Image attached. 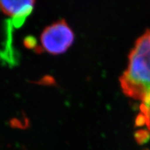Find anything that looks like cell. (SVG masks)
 <instances>
[{
    "mask_svg": "<svg viewBox=\"0 0 150 150\" xmlns=\"http://www.w3.org/2000/svg\"><path fill=\"white\" fill-rule=\"evenodd\" d=\"M127 69L120 77L124 93L141 101L139 115L150 131V29L137 39L128 56Z\"/></svg>",
    "mask_w": 150,
    "mask_h": 150,
    "instance_id": "6da1fadb",
    "label": "cell"
},
{
    "mask_svg": "<svg viewBox=\"0 0 150 150\" xmlns=\"http://www.w3.org/2000/svg\"><path fill=\"white\" fill-rule=\"evenodd\" d=\"M40 40L45 51L52 55H60L74 42V33L65 20H59L43 29Z\"/></svg>",
    "mask_w": 150,
    "mask_h": 150,
    "instance_id": "7a4b0ae2",
    "label": "cell"
},
{
    "mask_svg": "<svg viewBox=\"0 0 150 150\" xmlns=\"http://www.w3.org/2000/svg\"><path fill=\"white\" fill-rule=\"evenodd\" d=\"M35 1L32 0H0V10L8 16L16 18H24L31 13Z\"/></svg>",
    "mask_w": 150,
    "mask_h": 150,
    "instance_id": "3957f363",
    "label": "cell"
},
{
    "mask_svg": "<svg viewBox=\"0 0 150 150\" xmlns=\"http://www.w3.org/2000/svg\"><path fill=\"white\" fill-rule=\"evenodd\" d=\"M135 138L139 143H142L149 140L150 138V131L148 129H140L135 133Z\"/></svg>",
    "mask_w": 150,
    "mask_h": 150,
    "instance_id": "277c9868",
    "label": "cell"
}]
</instances>
